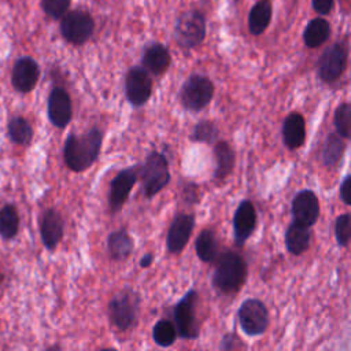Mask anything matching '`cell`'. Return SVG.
Returning <instances> with one entry per match:
<instances>
[{"label": "cell", "mask_w": 351, "mask_h": 351, "mask_svg": "<svg viewBox=\"0 0 351 351\" xmlns=\"http://www.w3.org/2000/svg\"><path fill=\"white\" fill-rule=\"evenodd\" d=\"M101 145L103 132L99 126H92L82 134L70 133L63 145V159L66 166L75 173L88 170L99 159Z\"/></svg>", "instance_id": "cell-1"}, {"label": "cell", "mask_w": 351, "mask_h": 351, "mask_svg": "<svg viewBox=\"0 0 351 351\" xmlns=\"http://www.w3.org/2000/svg\"><path fill=\"white\" fill-rule=\"evenodd\" d=\"M215 269L211 277L214 289L222 295H230L239 292L248 274V266L243 255L239 252L226 250L219 254L215 261Z\"/></svg>", "instance_id": "cell-2"}, {"label": "cell", "mask_w": 351, "mask_h": 351, "mask_svg": "<svg viewBox=\"0 0 351 351\" xmlns=\"http://www.w3.org/2000/svg\"><path fill=\"white\" fill-rule=\"evenodd\" d=\"M141 296L134 289L126 287L117 292L107 304L110 322L121 332L132 329L138 319Z\"/></svg>", "instance_id": "cell-3"}, {"label": "cell", "mask_w": 351, "mask_h": 351, "mask_svg": "<svg viewBox=\"0 0 351 351\" xmlns=\"http://www.w3.org/2000/svg\"><path fill=\"white\" fill-rule=\"evenodd\" d=\"M138 176L141 180V191L147 199L154 197L170 182L169 160L165 154L154 149L151 151L144 163L138 166Z\"/></svg>", "instance_id": "cell-4"}, {"label": "cell", "mask_w": 351, "mask_h": 351, "mask_svg": "<svg viewBox=\"0 0 351 351\" xmlns=\"http://www.w3.org/2000/svg\"><path fill=\"white\" fill-rule=\"evenodd\" d=\"M214 97V84L213 81L202 74L189 75L178 93L180 103L184 110L199 112L206 108Z\"/></svg>", "instance_id": "cell-5"}, {"label": "cell", "mask_w": 351, "mask_h": 351, "mask_svg": "<svg viewBox=\"0 0 351 351\" xmlns=\"http://www.w3.org/2000/svg\"><path fill=\"white\" fill-rule=\"evenodd\" d=\"M199 293L189 289L173 307V324L177 330V337L184 340H195L199 337V322L196 318V306Z\"/></svg>", "instance_id": "cell-6"}, {"label": "cell", "mask_w": 351, "mask_h": 351, "mask_svg": "<svg viewBox=\"0 0 351 351\" xmlns=\"http://www.w3.org/2000/svg\"><path fill=\"white\" fill-rule=\"evenodd\" d=\"M237 319L241 330L250 337L263 335L270 322L266 304L256 298H248L241 302L237 310Z\"/></svg>", "instance_id": "cell-7"}, {"label": "cell", "mask_w": 351, "mask_h": 351, "mask_svg": "<svg viewBox=\"0 0 351 351\" xmlns=\"http://www.w3.org/2000/svg\"><path fill=\"white\" fill-rule=\"evenodd\" d=\"M137 180H138L137 165L121 169L114 176V178L110 181L108 193H107V204H108V211L111 214H117L122 210Z\"/></svg>", "instance_id": "cell-8"}, {"label": "cell", "mask_w": 351, "mask_h": 351, "mask_svg": "<svg viewBox=\"0 0 351 351\" xmlns=\"http://www.w3.org/2000/svg\"><path fill=\"white\" fill-rule=\"evenodd\" d=\"M125 95L134 108L143 107L152 95L151 74L143 66H133L125 77Z\"/></svg>", "instance_id": "cell-9"}, {"label": "cell", "mask_w": 351, "mask_h": 351, "mask_svg": "<svg viewBox=\"0 0 351 351\" xmlns=\"http://www.w3.org/2000/svg\"><path fill=\"white\" fill-rule=\"evenodd\" d=\"M176 41L181 48L191 49L199 45L206 36V23L199 12L189 11L178 18L174 30Z\"/></svg>", "instance_id": "cell-10"}, {"label": "cell", "mask_w": 351, "mask_h": 351, "mask_svg": "<svg viewBox=\"0 0 351 351\" xmlns=\"http://www.w3.org/2000/svg\"><path fill=\"white\" fill-rule=\"evenodd\" d=\"M347 67V49L343 44L336 43L330 45L318 60L317 74L325 84L337 81Z\"/></svg>", "instance_id": "cell-11"}, {"label": "cell", "mask_w": 351, "mask_h": 351, "mask_svg": "<svg viewBox=\"0 0 351 351\" xmlns=\"http://www.w3.org/2000/svg\"><path fill=\"white\" fill-rule=\"evenodd\" d=\"M291 214L293 218V222H298L300 225L311 228L317 223L321 207L319 200L314 191L311 189H302L295 193L291 203Z\"/></svg>", "instance_id": "cell-12"}, {"label": "cell", "mask_w": 351, "mask_h": 351, "mask_svg": "<svg viewBox=\"0 0 351 351\" xmlns=\"http://www.w3.org/2000/svg\"><path fill=\"white\" fill-rule=\"evenodd\" d=\"M195 223V214L178 213L174 215L166 234V248L170 254L182 252L192 236Z\"/></svg>", "instance_id": "cell-13"}, {"label": "cell", "mask_w": 351, "mask_h": 351, "mask_svg": "<svg viewBox=\"0 0 351 351\" xmlns=\"http://www.w3.org/2000/svg\"><path fill=\"white\" fill-rule=\"evenodd\" d=\"M62 36L71 44H84L93 33V21L89 14L84 11L69 12L60 25Z\"/></svg>", "instance_id": "cell-14"}, {"label": "cell", "mask_w": 351, "mask_h": 351, "mask_svg": "<svg viewBox=\"0 0 351 351\" xmlns=\"http://www.w3.org/2000/svg\"><path fill=\"white\" fill-rule=\"evenodd\" d=\"M258 214L254 203L248 199L241 200L233 214V239L236 245L243 247L256 228Z\"/></svg>", "instance_id": "cell-15"}, {"label": "cell", "mask_w": 351, "mask_h": 351, "mask_svg": "<svg viewBox=\"0 0 351 351\" xmlns=\"http://www.w3.org/2000/svg\"><path fill=\"white\" fill-rule=\"evenodd\" d=\"M73 117V106L69 92L64 88H52L48 96V118L59 129H64Z\"/></svg>", "instance_id": "cell-16"}, {"label": "cell", "mask_w": 351, "mask_h": 351, "mask_svg": "<svg viewBox=\"0 0 351 351\" xmlns=\"http://www.w3.org/2000/svg\"><path fill=\"white\" fill-rule=\"evenodd\" d=\"M40 77V67L36 60L32 58H21L15 62L12 69V86L22 93H27L33 90Z\"/></svg>", "instance_id": "cell-17"}, {"label": "cell", "mask_w": 351, "mask_h": 351, "mask_svg": "<svg viewBox=\"0 0 351 351\" xmlns=\"http://www.w3.org/2000/svg\"><path fill=\"white\" fill-rule=\"evenodd\" d=\"M64 233V221L62 215L55 208H48L44 211L40 221V234L43 244L47 250L53 251Z\"/></svg>", "instance_id": "cell-18"}, {"label": "cell", "mask_w": 351, "mask_h": 351, "mask_svg": "<svg viewBox=\"0 0 351 351\" xmlns=\"http://www.w3.org/2000/svg\"><path fill=\"white\" fill-rule=\"evenodd\" d=\"M282 144L288 149H298L306 141V121L302 114L291 112L288 114L281 126Z\"/></svg>", "instance_id": "cell-19"}, {"label": "cell", "mask_w": 351, "mask_h": 351, "mask_svg": "<svg viewBox=\"0 0 351 351\" xmlns=\"http://www.w3.org/2000/svg\"><path fill=\"white\" fill-rule=\"evenodd\" d=\"M214 159H215V169H214V178L223 181L228 178L236 165V154L233 147L226 140H217L214 143Z\"/></svg>", "instance_id": "cell-20"}, {"label": "cell", "mask_w": 351, "mask_h": 351, "mask_svg": "<svg viewBox=\"0 0 351 351\" xmlns=\"http://www.w3.org/2000/svg\"><path fill=\"white\" fill-rule=\"evenodd\" d=\"M170 62H171V58H170L169 49L159 43L151 44L149 47L145 48L143 53V67L149 74H154L156 77L167 71Z\"/></svg>", "instance_id": "cell-21"}, {"label": "cell", "mask_w": 351, "mask_h": 351, "mask_svg": "<svg viewBox=\"0 0 351 351\" xmlns=\"http://www.w3.org/2000/svg\"><path fill=\"white\" fill-rule=\"evenodd\" d=\"M134 248V241L126 229L112 230L107 236V254L111 261L122 262L130 256Z\"/></svg>", "instance_id": "cell-22"}, {"label": "cell", "mask_w": 351, "mask_h": 351, "mask_svg": "<svg viewBox=\"0 0 351 351\" xmlns=\"http://www.w3.org/2000/svg\"><path fill=\"white\" fill-rule=\"evenodd\" d=\"M285 248L291 255H302L310 248L311 243V230L308 226L292 222L288 225L284 234Z\"/></svg>", "instance_id": "cell-23"}, {"label": "cell", "mask_w": 351, "mask_h": 351, "mask_svg": "<svg viewBox=\"0 0 351 351\" xmlns=\"http://www.w3.org/2000/svg\"><path fill=\"white\" fill-rule=\"evenodd\" d=\"M196 256L204 263H215L219 256V240L215 232L210 228L203 229L195 240Z\"/></svg>", "instance_id": "cell-24"}, {"label": "cell", "mask_w": 351, "mask_h": 351, "mask_svg": "<svg viewBox=\"0 0 351 351\" xmlns=\"http://www.w3.org/2000/svg\"><path fill=\"white\" fill-rule=\"evenodd\" d=\"M347 148V143L346 138H343L340 134H337L336 132H332L326 136L324 145H322V151H321V159L322 163L328 167V169H335L339 166V163L341 162L344 152Z\"/></svg>", "instance_id": "cell-25"}, {"label": "cell", "mask_w": 351, "mask_h": 351, "mask_svg": "<svg viewBox=\"0 0 351 351\" xmlns=\"http://www.w3.org/2000/svg\"><path fill=\"white\" fill-rule=\"evenodd\" d=\"M330 34L329 23L322 18L313 19L304 29L303 40L308 48H317L322 45Z\"/></svg>", "instance_id": "cell-26"}, {"label": "cell", "mask_w": 351, "mask_h": 351, "mask_svg": "<svg viewBox=\"0 0 351 351\" xmlns=\"http://www.w3.org/2000/svg\"><path fill=\"white\" fill-rule=\"evenodd\" d=\"M270 18H271V5H270V3L267 0L258 1L250 12V18H248L250 32L255 36L263 33L265 29L267 27L269 22H270Z\"/></svg>", "instance_id": "cell-27"}, {"label": "cell", "mask_w": 351, "mask_h": 351, "mask_svg": "<svg viewBox=\"0 0 351 351\" xmlns=\"http://www.w3.org/2000/svg\"><path fill=\"white\" fill-rule=\"evenodd\" d=\"M219 137V128L218 125L211 119H200L195 123L191 140L193 143H202V144H214Z\"/></svg>", "instance_id": "cell-28"}, {"label": "cell", "mask_w": 351, "mask_h": 351, "mask_svg": "<svg viewBox=\"0 0 351 351\" xmlns=\"http://www.w3.org/2000/svg\"><path fill=\"white\" fill-rule=\"evenodd\" d=\"M8 136L15 144L27 145L33 138V128L29 121L22 117L12 118L8 123Z\"/></svg>", "instance_id": "cell-29"}, {"label": "cell", "mask_w": 351, "mask_h": 351, "mask_svg": "<svg viewBox=\"0 0 351 351\" xmlns=\"http://www.w3.org/2000/svg\"><path fill=\"white\" fill-rule=\"evenodd\" d=\"M177 330L171 321L159 319L152 328V340L159 347H170L176 343Z\"/></svg>", "instance_id": "cell-30"}, {"label": "cell", "mask_w": 351, "mask_h": 351, "mask_svg": "<svg viewBox=\"0 0 351 351\" xmlns=\"http://www.w3.org/2000/svg\"><path fill=\"white\" fill-rule=\"evenodd\" d=\"M19 215L12 204H5L0 210V234L3 239H12L18 233Z\"/></svg>", "instance_id": "cell-31"}, {"label": "cell", "mask_w": 351, "mask_h": 351, "mask_svg": "<svg viewBox=\"0 0 351 351\" xmlns=\"http://www.w3.org/2000/svg\"><path fill=\"white\" fill-rule=\"evenodd\" d=\"M333 125L335 132L340 134L343 138L348 140L351 134V106L348 101L340 103L333 114Z\"/></svg>", "instance_id": "cell-32"}, {"label": "cell", "mask_w": 351, "mask_h": 351, "mask_svg": "<svg viewBox=\"0 0 351 351\" xmlns=\"http://www.w3.org/2000/svg\"><path fill=\"white\" fill-rule=\"evenodd\" d=\"M335 239L339 247H348L351 239V215L340 214L335 221Z\"/></svg>", "instance_id": "cell-33"}, {"label": "cell", "mask_w": 351, "mask_h": 351, "mask_svg": "<svg viewBox=\"0 0 351 351\" xmlns=\"http://www.w3.org/2000/svg\"><path fill=\"white\" fill-rule=\"evenodd\" d=\"M70 4V0H43L44 11L52 18H60L64 15Z\"/></svg>", "instance_id": "cell-34"}, {"label": "cell", "mask_w": 351, "mask_h": 351, "mask_svg": "<svg viewBox=\"0 0 351 351\" xmlns=\"http://www.w3.org/2000/svg\"><path fill=\"white\" fill-rule=\"evenodd\" d=\"M182 200L185 202V204L188 206H195L200 202V196H199V185L193 184V182H188L182 186Z\"/></svg>", "instance_id": "cell-35"}, {"label": "cell", "mask_w": 351, "mask_h": 351, "mask_svg": "<svg viewBox=\"0 0 351 351\" xmlns=\"http://www.w3.org/2000/svg\"><path fill=\"white\" fill-rule=\"evenodd\" d=\"M339 196L346 206H351V174H346L341 180Z\"/></svg>", "instance_id": "cell-36"}, {"label": "cell", "mask_w": 351, "mask_h": 351, "mask_svg": "<svg viewBox=\"0 0 351 351\" xmlns=\"http://www.w3.org/2000/svg\"><path fill=\"white\" fill-rule=\"evenodd\" d=\"M244 344L241 340L237 337L236 333H226L221 339L219 350H236V348H243Z\"/></svg>", "instance_id": "cell-37"}, {"label": "cell", "mask_w": 351, "mask_h": 351, "mask_svg": "<svg viewBox=\"0 0 351 351\" xmlns=\"http://www.w3.org/2000/svg\"><path fill=\"white\" fill-rule=\"evenodd\" d=\"M333 0H313L314 10L319 14H328L332 10Z\"/></svg>", "instance_id": "cell-38"}, {"label": "cell", "mask_w": 351, "mask_h": 351, "mask_svg": "<svg viewBox=\"0 0 351 351\" xmlns=\"http://www.w3.org/2000/svg\"><path fill=\"white\" fill-rule=\"evenodd\" d=\"M154 259H155V255H154L152 252H145V254L140 258L138 265H140V267L147 269V267H149V266L154 263Z\"/></svg>", "instance_id": "cell-39"}]
</instances>
